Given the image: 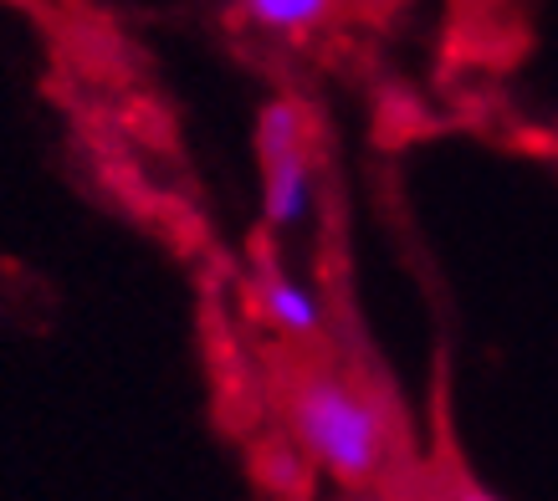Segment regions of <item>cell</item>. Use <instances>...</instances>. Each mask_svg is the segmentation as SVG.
<instances>
[{
  "instance_id": "2",
  "label": "cell",
  "mask_w": 558,
  "mask_h": 501,
  "mask_svg": "<svg viewBox=\"0 0 558 501\" xmlns=\"http://www.w3.org/2000/svg\"><path fill=\"white\" fill-rule=\"evenodd\" d=\"M262 205L267 225L292 231L313 216V164H307V129L292 102H271L262 113Z\"/></svg>"
},
{
  "instance_id": "4",
  "label": "cell",
  "mask_w": 558,
  "mask_h": 501,
  "mask_svg": "<svg viewBox=\"0 0 558 501\" xmlns=\"http://www.w3.org/2000/svg\"><path fill=\"white\" fill-rule=\"evenodd\" d=\"M339 0H241V16L262 26V32H277V36H303V32H318L323 21L333 16Z\"/></svg>"
},
{
  "instance_id": "1",
  "label": "cell",
  "mask_w": 558,
  "mask_h": 501,
  "mask_svg": "<svg viewBox=\"0 0 558 501\" xmlns=\"http://www.w3.org/2000/svg\"><path fill=\"white\" fill-rule=\"evenodd\" d=\"M292 435L313 466L339 476L343 486H369L389 466V425L374 400L343 374H307L288 394Z\"/></svg>"
},
{
  "instance_id": "3",
  "label": "cell",
  "mask_w": 558,
  "mask_h": 501,
  "mask_svg": "<svg viewBox=\"0 0 558 501\" xmlns=\"http://www.w3.org/2000/svg\"><path fill=\"white\" fill-rule=\"evenodd\" d=\"M256 302H262V313H267L271 328H282L292 338H318L323 328V302L313 286H303L298 277L288 271H267L262 286H256Z\"/></svg>"
}]
</instances>
